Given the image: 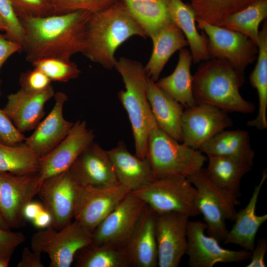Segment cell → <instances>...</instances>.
I'll use <instances>...</instances> for the list:
<instances>
[{"instance_id": "cell-43", "label": "cell", "mask_w": 267, "mask_h": 267, "mask_svg": "<svg viewBox=\"0 0 267 267\" xmlns=\"http://www.w3.org/2000/svg\"><path fill=\"white\" fill-rule=\"evenodd\" d=\"M22 51V46L18 43L8 39L0 33V72L6 61L13 54ZM1 80L0 78V96L2 95Z\"/></svg>"}, {"instance_id": "cell-46", "label": "cell", "mask_w": 267, "mask_h": 267, "mask_svg": "<svg viewBox=\"0 0 267 267\" xmlns=\"http://www.w3.org/2000/svg\"><path fill=\"white\" fill-rule=\"evenodd\" d=\"M32 222L35 227L44 229L52 225V220L50 213L44 209Z\"/></svg>"}, {"instance_id": "cell-41", "label": "cell", "mask_w": 267, "mask_h": 267, "mask_svg": "<svg viewBox=\"0 0 267 267\" xmlns=\"http://www.w3.org/2000/svg\"><path fill=\"white\" fill-rule=\"evenodd\" d=\"M25 138L3 109L0 108V140L13 145L22 143Z\"/></svg>"}, {"instance_id": "cell-4", "label": "cell", "mask_w": 267, "mask_h": 267, "mask_svg": "<svg viewBox=\"0 0 267 267\" xmlns=\"http://www.w3.org/2000/svg\"><path fill=\"white\" fill-rule=\"evenodd\" d=\"M114 68L121 76L125 85V89L119 91L118 97L131 124L135 155L145 159L147 155L148 135L158 127L147 99L148 76L140 62L126 57L116 60Z\"/></svg>"}, {"instance_id": "cell-31", "label": "cell", "mask_w": 267, "mask_h": 267, "mask_svg": "<svg viewBox=\"0 0 267 267\" xmlns=\"http://www.w3.org/2000/svg\"><path fill=\"white\" fill-rule=\"evenodd\" d=\"M258 55L256 66L249 76L250 84L257 91L259 110L253 123L259 127L267 125V21H264L259 31Z\"/></svg>"}, {"instance_id": "cell-32", "label": "cell", "mask_w": 267, "mask_h": 267, "mask_svg": "<svg viewBox=\"0 0 267 267\" xmlns=\"http://www.w3.org/2000/svg\"><path fill=\"white\" fill-rule=\"evenodd\" d=\"M76 267H130L123 250L92 242L80 249L74 257Z\"/></svg>"}, {"instance_id": "cell-49", "label": "cell", "mask_w": 267, "mask_h": 267, "mask_svg": "<svg viewBox=\"0 0 267 267\" xmlns=\"http://www.w3.org/2000/svg\"><path fill=\"white\" fill-rule=\"evenodd\" d=\"M11 258H0V267H7Z\"/></svg>"}, {"instance_id": "cell-17", "label": "cell", "mask_w": 267, "mask_h": 267, "mask_svg": "<svg viewBox=\"0 0 267 267\" xmlns=\"http://www.w3.org/2000/svg\"><path fill=\"white\" fill-rule=\"evenodd\" d=\"M93 131L85 121L78 120L68 135L53 150L40 158L42 180L68 170L78 156L94 142Z\"/></svg>"}, {"instance_id": "cell-15", "label": "cell", "mask_w": 267, "mask_h": 267, "mask_svg": "<svg viewBox=\"0 0 267 267\" xmlns=\"http://www.w3.org/2000/svg\"><path fill=\"white\" fill-rule=\"evenodd\" d=\"M189 217L178 213L156 214L158 266L178 267L186 254Z\"/></svg>"}, {"instance_id": "cell-13", "label": "cell", "mask_w": 267, "mask_h": 267, "mask_svg": "<svg viewBox=\"0 0 267 267\" xmlns=\"http://www.w3.org/2000/svg\"><path fill=\"white\" fill-rule=\"evenodd\" d=\"M204 222L188 221L186 254L190 267H212L219 263L240 262L250 259L251 252L244 249L236 251L222 247L215 238L205 234Z\"/></svg>"}, {"instance_id": "cell-37", "label": "cell", "mask_w": 267, "mask_h": 267, "mask_svg": "<svg viewBox=\"0 0 267 267\" xmlns=\"http://www.w3.org/2000/svg\"><path fill=\"white\" fill-rule=\"evenodd\" d=\"M0 16L6 26L5 36L19 44L22 48L24 34L22 24L17 16L10 0H0Z\"/></svg>"}, {"instance_id": "cell-39", "label": "cell", "mask_w": 267, "mask_h": 267, "mask_svg": "<svg viewBox=\"0 0 267 267\" xmlns=\"http://www.w3.org/2000/svg\"><path fill=\"white\" fill-rule=\"evenodd\" d=\"M59 0L61 3L59 14H63L77 10H86L94 13L105 9L120 0Z\"/></svg>"}, {"instance_id": "cell-9", "label": "cell", "mask_w": 267, "mask_h": 267, "mask_svg": "<svg viewBox=\"0 0 267 267\" xmlns=\"http://www.w3.org/2000/svg\"><path fill=\"white\" fill-rule=\"evenodd\" d=\"M195 20L198 28L207 36L208 51L211 58L225 60L242 73L256 59L258 46L246 36L208 23L197 17Z\"/></svg>"}, {"instance_id": "cell-38", "label": "cell", "mask_w": 267, "mask_h": 267, "mask_svg": "<svg viewBox=\"0 0 267 267\" xmlns=\"http://www.w3.org/2000/svg\"><path fill=\"white\" fill-rule=\"evenodd\" d=\"M14 11L20 20L53 15L47 0H10Z\"/></svg>"}, {"instance_id": "cell-26", "label": "cell", "mask_w": 267, "mask_h": 267, "mask_svg": "<svg viewBox=\"0 0 267 267\" xmlns=\"http://www.w3.org/2000/svg\"><path fill=\"white\" fill-rule=\"evenodd\" d=\"M173 22L181 30L190 47L192 61L198 63L210 59L207 38L200 34L196 25V13L190 4L181 0H166Z\"/></svg>"}, {"instance_id": "cell-44", "label": "cell", "mask_w": 267, "mask_h": 267, "mask_svg": "<svg viewBox=\"0 0 267 267\" xmlns=\"http://www.w3.org/2000/svg\"><path fill=\"white\" fill-rule=\"evenodd\" d=\"M267 251V241L265 238L260 239L251 252L250 263L247 267H266L265 257Z\"/></svg>"}, {"instance_id": "cell-30", "label": "cell", "mask_w": 267, "mask_h": 267, "mask_svg": "<svg viewBox=\"0 0 267 267\" xmlns=\"http://www.w3.org/2000/svg\"><path fill=\"white\" fill-rule=\"evenodd\" d=\"M128 11L145 33L153 38L173 23L166 0H122Z\"/></svg>"}, {"instance_id": "cell-28", "label": "cell", "mask_w": 267, "mask_h": 267, "mask_svg": "<svg viewBox=\"0 0 267 267\" xmlns=\"http://www.w3.org/2000/svg\"><path fill=\"white\" fill-rule=\"evenodd\" d=\"M151 39L152 51L144 69L148 77L156 82L172 55L188 45V43L181 30L174 22Z\"/></svg>"}, {"instance_id": "cell-40", "label": "cell", "mask_w": 267, "mask_h": 267, "mask_svg": "<svg viewBox=\"0 0 267 267\" xmlns=\"http://www.w3.org/2000/svg\"><path fill=\"white\" fill-rule=\"evenodd\" d=\"M51 81L41 71L34 68L22 73L19 78L21 89L28 92H38L51 85Z\"/></svg>"}, {"instance_id": "cell-10", "label": "cell", "mask_w": 267, "mask_h": 267, "mask_svg": "<svg viewBox=\"0 0 267 267\" xmlns=\"http://www.w3.org/2000/svg\"><path fill=\"white\" fill-rule=\"evenodd\" d=\"M42 181L39 173L0 172V214L10 228L25 225L24 208L38 195Z\"/></svg>"}, {"instance_id": "cell-7", "label": "cell", "mask_w": 267, "mask_h": 267, "mask_svg": "<svg viewBox=\"0 0 267 267\" xmlns=\"http://www.w3.org/2000/svg\"><path fill=\"white\" fill-rule=\"evenodd\" d=\"M93 242L92 233L78 221L71 222L60 229L50 225L32 236L31 249L46 253L51 267H70L76 253Z\"/></svg>"}, {"instance_id": "cell-2", "label": "cell", "mask_w": 267, "mask_h": 267, "mask_svg": "<svg viewBox=\"0 0 267 267\" xmlns=\"http://www.w3.org/2000/svg\"><path fill=\"white\" fill-rule=\"evenodd\" d=\"M134 36H147L128 11L122 0L91 13L88 21L82 54L104 68H114L117 48Z\"/></svg>"}, {"instance_id": "cell-47", "label": "cell", "mask_w": 267, "mask_h": 267, "mask_svg": "<svg viewBox=\"0 0 267 267\" xmlns=\"http://www.w3.org/2000/svg\"><path fill=\"white\" fill-rule=\"evenodd\" d=\"M43 205L32 201L28 203L24 210V216L26 221H32L39 213L44 209Z\"/></svg>"}, {"instance_id": "cell-36", "label": "cell", "mask_w": 267, "mask_h": 267, "mask_svg": "<svg viewBox=\"0 0 267 267\" xmlns=\"http://www.w3.org/2000/svg\"><path fill=\"white\" fill-rule=\"evenodd\" d=\"M34 68L43 72L51 81L67 82L78 78L81 73L75 62L58 58H46L33 63Z\"/></svg>"}, {"instance_id": "cell-3", "label": "cell", "mask_w": 267, "mask_h": 267, "mask_svg": "<svg viewBox=\"0 0 267 267\" xmlns=\"http://www.w3.org/2000/svg\"><path fill=\"white\" fill-rule=\"evenodd\" d=\"M244 74L223 59L211 58L203 61L192 76L196 103L211 105L227 112L253 113L255 105L239 92L245 81Z\"/></svg>"}, {"instance_id": "cell-42", "label": "cell", "mask_w": 267, "mask_h": 267, "mask_svg": "<svg viewBox=\"0 0 267 267\" xmlns=\"http://www.w3.org/2000/svg\"><path fill=\"white\" fill-rule=\"evenodd\" d=\"M26 239L21 232L0 228V258H11L15 249Z\"/></svg>"}, {"instance_id": "cell-12", "label": "cell", "mask_w": 267, "mask_h": 267, "mask_svg": "<svg viewBox=\"0 0 267 267\" xmlns=\"http://www.w3.org/2000/svg\"><path fill=\"white\" fill-rule=\"evenodd\" d=\"M146 205L131 192L92 231L93 242L123 249Z\"/></svg>"}, {"instance_id": "cell-50", "label": "cell", "mask_w": 267, "mask_h": 267, "mask_svg": "<svg viewBox=\"0 0 267 267\" xmlns=\"http://www.w3.org/2000/svg\"><path fill=\"white\" fill-rule=\"evenodd\" d=\"M6 30V26L2 19L0 16V31H4Z\"/></svg>"}, {"instance_id": "cell-21", "label": "cell", "mask_w": 267, "mask_h": 267, "mask_svg": "<svg viewBox=\"0 0 267 267\" xmlns=\"http://www.w3.org/2000/svg\"><path fill=\"white\" fill-rule=\"evenodd\" d=\"M156 213L146 205L123 250L130 267H156L158 248Z\"/></svg>"}, {"instance_id": "cell-45", "label": "cell", "mask_w": 267, "mask_h": 267, "mask_svg": "<svg viewBox=\"0 0 267 267\" xmlns=\"http://www.w3.org/2000/svg\"><path fill=\"white\" fill-rule=\"evenodd\" d=\"M42 253L31 250L25 247L21 254V258L17 265L18 267H43L41 260Z\"/></svg>"}, {"instance_id": "cell-1", "label": "cell", "mask_w": 267, "mask_h": 267, "mask_svg": "<svg viewBox=\"0 0 267 267\" xmlns=\"http://www.w3.org/2000/svg\"><path fill=\"white\" fill-rule=\"evenodd\" d=\"M91 12L77 10L21 20L22 51L31 64L46 58L70 60L85 47L86 26Z\"/></svg>"}, {"instance_id": "cell-20", "label": "cell", "mask_w": 267, "mask_h": 267, "mask_svg": "<svg viewBox=\"0 0 267 267\" xmlns=\"http://www.w3.org/2000/svg\"><path fill=\"white\" fill-rule=\"evenodd\" d=\"M55 93L51 85L38 92H28L20 89L7 95L2 109L16 128L24 133L36 128L44 115V104Z\"/></svg>"}, {"instance_id": "cell-24", "label": "cell", "mask_w": 267, "mask_h": 267, "mask_svg": "<svg viewBox=\"0 0 267 267\" xmlns=\"http://www.w3.org/2000/svg\"><path fill=\"white\" fill-rule=\"evenodd\" d=\"M267 178V174L264 172L260 182L255 187L246 206L237 212L234 220L235 223L231 229L228 230L223 241L224 244H236L251 252L254 249L258 231L267 220V214L259 216L256 213L258 197Z\"/></svg>"}, {"instance_id": "cell-14", "label": "cell", "mask_w": 267, "mask_h": 267, "mask_svg": "<svg viewBox=\"0 0 267 267\" xmlns=\"http://www.w3.org/2000/svg\"><path fill=\"white\" fill-rule=\"evenodd\" d=\"M184 109L181 120L182 142L195 149L233 125L227 112L211 105L196 104Z\"/></svg>"}, {"instance_id": "cell-34", "label": "cell", "mask_w": 267, "mask_h": 267, "mask_svg": "<svg viewBox=\"0 0 267 267\" xmlns=\"http://www.w3.org/2000/svg\"><path fill=\"white\" fill-rule=\"evenodd\" d=\"M40 158L24 142L12 145L0 140V172L19 175L38 173Z\"/></svg>"}, {"instance_id": "cell-27", "label": "cell", "mask_w": 267, "mask_h": 267, "mask_svg": "<svg viewBox=\"0 0 267 267\" xmlns=\"http://www.w3.org/2000/svg\"><path fill=\"white\" fill-rule=\"evenodd\" d=\"M208 156L233 158L253 164L255 152L248 133L242 130H223L204 144L198 149Z\"/></svg>"}, {"instance_id": "cell-33", "label": "cell", "mask_w": 267, "mask_h": 267, "mask_svg": "<svg viewBox=\"0 0 267 267\" xmlns=\"http://www.w3.org/2000/svg\"><path fill=\"white\" fill-rule=\"evenodd\" d=\"M267 17V0H259L227 17L220 26L238 32L258 46L259 27Z\"/></svg>"}, {"instance_id": "cell-48", "label": "cell", "mask_w": 267, "mask_h": 267, "mask_svg": "<svg viewBox=\"0 0 267 267\" xmlns=\"http://www.w3.org/2000/svg\"><path fill=\"white\" fill-rule=\"evenodd\" d=\"M0 228L5 229H9L10 227L3 219V217L0 214Z\"/></svg>"}, {"instance_id": "cell-22", "label": "cell", "mask_w": 267, "mask_h": 267, "mask_svg": "<svg viewBox=\"0 0 267 267\" xmlns=\"http://www.w3.org/2000/svg\"><path fill=\"white\" fill-rule=\"evenodd\" d=\"M207 174L222 195L231 204H239L240 183L253 164L228 157L208 156Z\"/></svg>"}, {"instance_id": "cell-25", "label": "cell", "mask_w": 267, "mask_h": 267, "mask_svg": "<svg viewBox=\"0 0 267 267\" xmlns=\"http://www.w3.org/2000/svg\"><path fill=\"white\" fill-rule=\"evenodd\" d=\"M147 95L158 127L171 137L182 142L181 120L184 107L149 77Z\"/></svg>"}, {"instance_id": "cell-8", "label": "cell", "mask_w": 267, "mask_h": 267, "mask_svg": "<svg viewBox=\"0 0 267 267\" xmlns=\"http://www.w3.org/2000/svg\"><path fill=\"white\" fill-rule=\"evenodd\" d=\"M197 190L196 207L203 216L208 235L223 241L227 235L225 220L233 221L237 211L235 206L220 193L206 173L205 168L188 178Z\"/></svg>"}, {"instance_id": "cell-29", "label": "cell", "mask_w": 267, "mask_h": 267, "mask_svg": "<svg viewBox=\"0 0 267 267\" xmlns=\"http://www.w3.org/2000/svg\"><path fill=\"white\" fill-rule=\"evenodd\" d=\"M179 50L178 62L174 71L156 83L184 108H187L196 104L193 94L190 69L192 58L189 50L183 48Z\"/></svg>"}, {"instance_id": "cell-5", "label": "cell", "mask_w": 267, "mask_h": 267, "mask_svg": "<svg viewBox=\"0 0 267 267\" xmlns=\"http://www.w3.org/2000/svg\"><path fill=\"white\" fill-rule=\"evenodd\" d=\"M147 158L156 179L188 178L202 168L207 157L155 128L149 133Z\"/></svg>"}, {"instance_id": "cell-6", "label": "cell", "mask_w": 267, "mask_h": 267, "mask_svg": "<svg viewBox=\"0 0 267 267\" xmlns=\"http://www.w3.org/2000/svg\"><path fill=\"white\" fill-rule=\"evenodd\" d=\"M131 192L156 214L178 213L189 217L200 215L195 204L196 189L187 178L156 179Z\"/></svg>"}, {"instance_id": "cell-23", "label": "cell", "mask_w": 267, "mask_h": 267, "mask_svg": "<svg viewBox=\"0 0 267 267\" xmlns=\"http://www.w3.org/2000/svg\"><path fill=\"white\" fill-rule=\"evenodd\" d=\"M107 151L119 184L130 192L156 179L148 158L141 159L133 155L123 141Z\"/></svg>"}, {"instance_id": "cell-18", "label": "cell", "mask_w": 267, "mask_h": 267, "mask_svg": "<svg viewBox=\"0 0 267 267\" xmlns=\"http://www.w3.org/2000/svg\"><path fill=\"white\" fill-rule=\"evenodd\" d=\"M68 171L82 186L107 187L119 184L107 150L94 142L78 156Z\"/></svg>"}, {"instance_id": "cell-35", "label": "cell", "mask_w": 267, "mask_h": 267, "mask_svg": "<svg viewBox=\"0 0 267 267\" xmlns=\"http://www.w3.org/2000/svg\"><path fill=\"white\" fill-rule=\"evenodd\" d=\"M259 0H191L197 17L220 26L230 14Z\"/></svg>"}, {"instance_id": "cell-11", "label": "cell", "mask_w": 267, "mask_h": 267, "mask_svg": "<svg viewBox=\"0 0 267 267\" xmlns=\"http://www.w3.org/2000/svg\"><path fill=\"white\" fill-rule=\"evenodd\" d=\"M81 186L68 170L43 180L38 195L60 229L74 219Z\"/></svg>"}, {"instance_id": "cell-16", "label": "cell", "mask_w": 267, "mask_h": 267, "mask_svg": "<svg viewBox=\"0 0 267 267\" xmlns=\"http://www.w3.org/2000/svg\"><path fill=\"white\" fill-rule=\"evenodd\" d=\"M129 192L120 184L107 187L81 186L74 219L92 232Z\"/></svg>"}, {"instance_id": "cell-19", "label": "cell", "mask_w": 267, "mask_h": 267, "mask_svg": "<svg viewBox=\"0 0 267 267\" xmlns=\"http://www.w3.org/2000/svg\"><path fill=\"white\" fill-rule=\"evenodd\" d=\"M55 103L45 118L40 122L34 133L26 137L24 144L41 157L57 146L70 132L74 123L63 116L64 103L68 100L66 93L59 91L54 96Z\"/></svg>"}]
</instances>
